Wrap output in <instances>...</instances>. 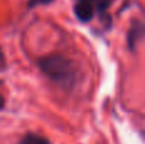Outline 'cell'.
Returning <instances> with one entry per match:
<instances>
[{
  "label": "cell",
  "mask_w": 145,
  "mask_h": 144,
  "mask_svg": "<svg viewBox=\"0 0 145 144\" xmlns=\"http://www.w3.org/2000/svg\"><path fill=\"white\" fill-rule=\"evenodd\" d=\"M42 73H45L48 78L61 86H71L75 81L74 64L69 59L63 55H50L40 59L38 61Z\"/></svg>",
  "instance_id": "cell-1"
},
{
  "label": "cell",
  "mask_w": 145,
  "mask_h": 144,
  "mask_svg": "<svg viewBox=\"0 0 145 144\" xmlns=\"http://www.w3.org/2000/svg\"><path fill=\"white\" fill-rule=\"evenodd\" d=\"M74 13L80 22H89L94 17V1L93 0H78L74 5Z\"/></svg>",
  "instance_id": "cell-2"
},
{
  "label": "cell",
  "mask_w": 145,
  "mask_h": 144,
  "mask_svg": "<svg viewBox=\"0 0 145 144\" xmlns=\"http://www.w3.org/2000/svg\"><path fill=\"white\" fill-rule=\"evenodd\" d=\"M144 37V24L141 22H135L131 26L130 31L127 33V45L131 51H134L138 46V43Z\"/></svg>",
  "instance_id": "cell-3"
},
{
  "label": "cell",
  "mask_w": 145,
  "mask_h": 144,
  "mask_svg": "<svg viewBox=\"0 0 145 144\" xmlns=\"http://www.w3.org/2000/svg\"><path fill=\"white\" fill-rule=\"evenodd\" d=\"M19 144H50V142L42 135L35 134V133H28L22 138Z\"/></svg>",
  "instance_id": "cell-4"
},
{
  "label": "cell",
  "mask_w": 145,
  "mask_h": 144,
  "mask_svg": "<svg viewBox=\"0 0 145 144\" xmlns=\"http://www.w3.org/2000/svg\"><path fill=\"white\" fill-rule=\"evenodd\" d=\"M112 3L113 0H94V9L98 10V13L103 14L112 5Z\"/></svg>",
  "instance_id": "cell-5"
},
{
  "label": "cell",
  "mask_w": 145,
  "mask_h": 144,
  "mask_svg": "<svg viewBox=\"0 0 145 144\" xmlns=\"http://www.w3.org/2000/svg\"><path fill=\"white\" fill-rule=\"evenodd\" d=\"M52 1H55V0H28V7L35 8V7H38V5H47V4H51Z\"/></svg>",
  "instance_id": "cell-6"
},
{
  "label": "cell",
  "mask_w": 145,
  "mask_h": 144,
  "mask_svg": "<svg viewBox=\"0 0 145 144\" xmlns=\"http://www.w3.org/2000/svg\"><path fill=\"white\" fill-rule=\"evenodd\" d=\"M5 69V58H4V52H3L1 47H0V70Z\"/></svg>",
  "instance_id": "cell-7"
},
{
  "label": "cell",
  "mask_w": 145,
  "mask_h": 144,
  "mask_svg": "<svg viewBox=\"0 0 145 144\" xmlns=\"http://www.w3.org/2000/svg\"><path fill=\"white\" fill-rule=\"evenodd\" d=\"M4 98H3V96H0V110L3 109V107H4Z\"/></svg>",
  "instance_id": "cell-8"
},
{
  "label": "cell",
  "mask_w": 145,
  "mask_h": 144,
  "mask_svg": "<svg viewBox=\"0 0 145 144\" xmlns=\"http://www.w3.org/2000/svg\"><path fill=\"white\" fill-rule=\"evenodd\" d=\"M93 1H94V0H93Z\"/></svg>",
  "instance_id": "cell-9"
}]
</instances>
